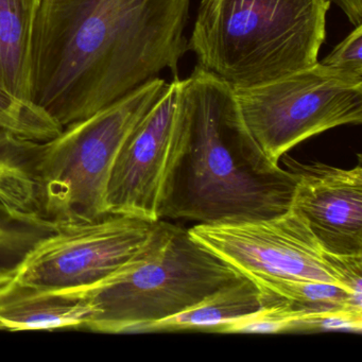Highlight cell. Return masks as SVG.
Instances as JSON below:
<instances>
[{
	"mask_svg": "<svg viewBox=\"0 0 362 362\" xmlns=\"http://www.w3.org/2000/svg\"><path fill=\"white\" fill-rule=\"evenodd\" d=\"M190 0H42L31 101L64 127L158 78L179 80Z\"/></svg>",
	"mask_w": 362,
	"mask_h": 362,
	"instance_id": "obj_1",
	"label": "cell"
},
{
	"mask_svg": "<svg viewBox=\"0 0 362 362\" xmlns=\"http://www.w3.org/2000/svg\"><path fill=\"white\" fill-rule=\"evenodd\" d=\"M179 105L185 146L160 219L239 223L270 219L291 209L296 180L260 149L230 84L197 65L181 80Z\"/></svg>",
	"mask_w": 362,
	"mask_h": 362,
	"instance_id": "obj_2",
	"label": "cell"
},
{
	"mask_svg": "<svg viewBox=\"0 0 362 362\" xmlns=\"http://www.w3.org/2000/svg\"><path fill=\"white\" fill-rule=\"evenodd\" d=\"M330 0H201L188 50L232 88H247L317 62Z\"/></svg>",
	"mask_w": 362,
	"mask_h": 362,
	"instance_id": "obj_3",
	"label": "cell"
},
{
	"mask_svg": "<svg viewBox=\"0 0 362 362\" xmlns=\"http://www.w3.org/2000/svg\"><path fill=\"white\" fill-rule=\"evenodd\" d=\"M245 274L197 240L189 228L160 219L139 255L113 276L81 292L95 307L86 329L141 334L243 279Z\"/></svg>",
	"mask_w": 362,
	"mask_h": 362,
	"instance_id": "obj_4",
	"label": "cell"
},
{
	"mask_svg": "<svg viewBox=\"0 0 362 362\" xmlns=\"http://www.w3.org/2000/svg\"><path fill=\"white\" fill-rule=\"evenodd\" d=\"M160 78L93 115L64 127L46 143H35V168L41 211L60 226L109 215L107 194L124 141L166 90Z\"/></svg>",
	"mask_w": 362,
	"mask_h": 362,
	"instance_id": "obj_5",
	"label": "cell"
},
{
	"mask_svg": "<svg viewBox=\"0 0 362 362\" xmlns=\"http://www.w3.org/2000/svg\"><path fill=\"white\" fill-rule=\"evenodd\" d=\"M233 88L250 133L273 164L315 135L362 122V80L320 61L272 81Z\"/></svg>",
	"mask_w": 362,
	"mask_h": 362,
	"instance_id": "obj_6",
	"label": "cell"
},
{
	"mask_svg": "<svg viewBox=\"0 0 362 362\" xmlns=\"http://www.w3.org/2000/svg\"><path fill=\"white\" fill-rule=\"evenodd\" d=\"M189 232L243 274L326 281L362 298V255L324 251L304 218L292 209L270 219L196 224Z\"/></svg>",
	"mask_w": 362,
	"mask_h": 362,
	"instance_id": "obj_7",
	"label": "cell"
},
{
	"mask_svg": "<svg viewBox=\"0 0 362 362\" xmlns=\"http://www.w3.org/2000/svg\"><path fill=\"white\" fill-rule=\"evenodd\" d=\"M154 222L109 214L94 221L61 226L33 247L13 279L47 291H86L139 255Z\"/></svg>",
	"mask_w": 362,
	"mask_h": 362,
	"instance_id": "obj_8",
	"label": "cell"
},
{
	"mask_svg": "<svg viewBox=\"0 0 362 362\" xmlns=\"http://www.w3.org/2000/svg\"><path fill=\"white\" fill-rule=\"evenodd\" d=\"M180 84V79L168 83L124 141L107 187V213L160 219L169 182L185 146Z\"/></svg>",
	"mask_w": 362,
	"mask_h": 362,
	"instance_id": "obj_9",
	"label": "cell"
},
{
	"mask_svg": "<svg viewBox=\"0 0 362 362\" xmlns=\"http://www.w3.org/2000/svg\"><path fill=\"white\" fill-rule=\"evenodd\" d=\"M296 180L291 209L328 253L362 255V158L351 169L300 163L286 156Z\"/></svg>",
	"mask_w": 362,
	"mask_h": 362,
	"instance_id": "obj_10",
	"label": "cell"
},
{
	"mask_svg": "<svg viewBox=\"0 0 362 362\" xmlns=\"http://www.w3.org/2000/svg\"><path fill=\"white\" fill-rule=\"evenodd\" d=\"M95 313L86 298L69 292L37 289L13 279L0 284V330L84 327Z\"/></svg>",
	"mask_w": 362,
	"mask_h": 362,
	"instance_id": "obj_11",
	"label": "cell"
},
{
	"mask_svg": "<svg viewBox=\"0 0 362 362\" xmlns=\"http://www.w3.org/2000/svg\"><path fill=\"white\" fill-rule=\"evenodd\" d=\"M42 0H0V90L31 100L33 29Z\"/></svg>",
	"mask_w": 362,
	"mask_h": 362,
	"instance_id": "obj_12",
	"label": "cell"
},
{
	"mask_svg": "<svg viewBox=\"0 0 362 362\" xmlns=\"http://www.w3.org/2000/svg\"><path fill=\"white\" fill-rule=\"evenodd\" d=\"M264 306L262 292L250 277L221 288L186 310L150 324L144 332H219Z\"/></svg>",
	"mask_w": 362,
	"mask_h": 362,
	"instance_id": "obj_13",
	"label": "cell"
},
{
	"mask_svg": "<svg viewBox=\"0 0 362 362\" xmlns=\"http://www.w3.org/2000/svg\"><path fill=\"white\" fill-rule=\"evenodd\" d=\"M60 226L42 211H24L0 201V284L13 279L33 247Z\"/></svg>",
	"mask_w": 362,
	"mask_h": 362,
	"instance_id": "obj_14",
	"label": "cell"
},
{
	"mask_svg": "<svg viewBox=\"0 0 362 362\" xmlns=\"http://www.w3.org/2000/svg\"><path fill=\"white\" fill-rule=\"evenodd\" d=\"M35 145L0 131V201L24 211H41Z\"/></svg>",
	"mask_w": 362,
	"mask_h": 362,
	"instance_id": "obj_15",
	"label": "cell"
},
{
	"mask_svg": "<svg viewBox=\"0 0 362 362\" xmlns=\"http://www.w3.org/2000/svg\"><path fill=\"white\" fill-rule=\"evenodd\" d=\"M262 293L272 294L300 307L328 308L354 306L362 308V298L337 284L315 279L247 273Z\"/></svg>",
	"mask_w": 362,
	"mask_h": 362,
	"instance_id": "obj_16",
	"label": "cell"
},
{
	"mask_svg": "<svg viewBox=\"0 0 362 362\" xmlns=\"http://www.w3.org/2000/svg\"><path fill=\"white\" fill-rule=\"evenodd\" d=\"M62 129L33 101L0 90V131L22 141L46 143L58 136Z\"/></svg>",
	"mask_w": 362,
	"mask_h": 362,
	"instance_id": "obj_17",
	"label": "cell"
},
{
	"mask_svg": "<svg viewBox=\"0 0 362 362\" xmlns=\"http://www.w3.org/2000/svg\"><path fill=\"white\" fill-rule=\"evenodd\" d=\"M362 332V308H309L294 324L293 332Z\"/></svg>",
	"mask_w": 362,
	"mask_h": 362,
	"instance_id": "obj_18",
	"label": "cell"
},
{
	"mask_svg": "<svg viewBox=\"0 0 362 362\" xmlns=\"http://www.w3.org/2000/svg\"><path fill=\"white\" fill-rule=\"evenodd\" d=\"M320 63L362 80V25H357Z\"/></svg>",
	"mask_w": 362,
	"mask_h": 362,
	"instance_id": "obj_19",
	"label": "cell"
},
{
	"mask_svg": "<svg viewBox=\"0 0 362 362\" xmlns=\"http://www.w3.org/2000/svg\"><path fill=\"white\" fill-rule=\"evenodd\" d=\"M332 4H336L347 20L354 25L361 24L362 22V0H330Z\"/></svg>",
	"mask_w": 362,
	"mask_h": 362,
	"instance_id": "obj_20",
	"label": "cell"
}]
</instances>
